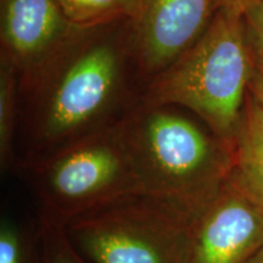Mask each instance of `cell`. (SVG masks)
<instances>
[{"mask_svg": "<svg viewBox=\"0 0 263 263\" xmlns=\"http://www.w3.org/2000/svg\"><path fill=\"white\" fill-rule=\"evenodd\" d=\"M146 85L133 20L85 28L20 88L14 172L116 129L143 104Z\"/></svg>", "mask_w": 263, "mask_h": 263, "instance_id": "obj_1", "label": "cell"}, {"mask_svg": "<svg viewBox=\"0 0 263 263\" xmlns=\"http://www.w3.org/2000/svg\"><path fill=\"white\" fill-rule=\"evenodd\" d=\"M116 130L141 193L194 213L232 173V144L184 107L143 101Z\"/></svg>", "mask_w": 263, "mask_h": 263, "instance_id": "obj_2", "label": "cell"}, {"mask_svg": "<svg viewBox=\"0 0 263 263\" xmlns=\"http://www.w3.org/2000/svg\"><path fill=\"white\" fill-rule=\"evenodd\" d=\"M251 73L244 15L218 9L199 41L147 83L144 103L186 108L233 145Z\"/></svg>", "mask_w": 263, "mask_h": 263, "instance_id": "obj_3", "label": "cell"}, {"mask_svg": "<svg viewBox=\"0 0 263 263\" xmlns=\"http://www.w3.org/2000/svg\"><path fill=\"white\" fill-rule=\"evenodd\" d=\"M196 213L134 193L74 217L65 232L87 263H190Z\"/></svg>", "mask_w": 263, "mask_h": 263, "instance_id": "obj_4", "label": "cell"}, {"mask_svg": "<svg viewBox=\"0 0 263 263\" xmlns=\"http://www.w3.org/2000/svg\"><path fill=\"white\" fill-rule=\"evenodd\" d=\"M16 173L34 195L39 221L60 227L111 200L141 193L116 129L20 167Z\"/></svg>", "mask_w": 263, "mask_h": 263, "instance_id": "obj_5", "label": "cell"}, {"mask_svg": "<svg viewBox=\"0 0 263 263\" xmlns=\"http://www.w3.org/2000/svg\"><path fill=\"white\" fill-rule=\"evenodd\" d=\"M84 29L67 17L57 0H0V58L15 68L20 88Z\"/></svg>", "mask_w": 263, "mask_h": 263, "instance_id": "obj_6", "label": "cell"}, {"mask_svg": "<svg viewBox=\"0 0 263 263\" xmlns=\"http://www.w3.org/2000/svg\"><path fill=\"white\" fill-rule=\"evenodd\" d=\"M263 249V203L232 177L196 213L190 263H249Z\"/></svg>", "mask_w": 263, "mask_h": 263, "instance_id": "obj_7", "label": "cell"}, {"mask_svg": "<svg viewBox=\"0 0 263 263\" xmlns=\"http://www.w3.org/2000/svg\"><path fill=\"white\" fill-rule=\"evenodd\" d=\"M216 11V0H140L133 28L147 83L199 41Z\"/></svg>", "mask_w": 263, "mask_h": 263, "instance_id": "obj_8", "label": "cell"}, {"mask_svg": "<svg viewBox=\"0 0 263 263\" xmlns=\"http://www.w3.org/2000/svg\"><path fill=\"white\" fill-rule=\"evenodd\" d=\"M230 177L263 203V105L250 93L233 141Z\"/></svg>", "mask_w": 263, "mask_h": 263, "instance_id": "obj_9", "label": "cell"}, {"mask_svg": "<svg viewBox=\"0 0 263 263\" xmlns=\"http://www.w3.org/2000/svg\"><path fill=\"white\" fill-rule=\"evenodd\" d=\"M20 122V83L15 68L0 58V164L14 171Z\"/></svg>", "mask_w": 263, "mask_h": 263, "instance_id": "obj_10", "label": "cell"}, {"mask_svg": "<svg viewBox=\"0 0 263 263\" xmlns=\"http://www.w3.org/2000/svg\"><path fill=\"white\" fill-rule=\"evenodd\" d=\"M67 17L80 27L89 28L118 20H134L140 0H57Z\"/></svg>", "mask_w": 263, "mask_h": 263, "instance_id": "obj_11", "label": "cell"}, {"mask_svg": "<svg viewBox=\"0 0 263 263\" xmlns=\"http://www.w3.org/2000/svg\"><path fill=\"white\" fill-rule=\"evenodd\" d=\"M0 263H42L41 226L3 218L0 226Z\"/></svg>", "mask_w": 263, "mask_h": 263, "instance_id": "obj_12", "label": "cell"}, {"mask_svg": "<svg viewBox=\"0 0 263 263\" xmlns=\"http://www.w3.org/2000/svg\"><path fill=\"white\" fill-rule=\"evenodd\" d=\"M42 263H87L78 255L66 235L65 227L39 221Z\"/></svg>", "mask_w": 263, "mask_h": 263, "instance_id": "obj_13", "label": "cell"}, {"mask_svg": "<svg viewBox=\"0 0 263 263\" xmlns=\"http://www.w3.org/2000/svg\"><path fill=\"white\" fill-rule=\"evenodd\" d=\"M244 21L252 50L263 59V0L255 3L246 10Z\"/></svg>", "mask_w": 263, "mask_h": 263, "instance_id": "obj_14", "label": "cell"}, {"mask_svg": "<svg viewBox=\"0 0 263 263\" xmlns=\"http://www.w3.org/2000/svg\"><path fill=\"white\" fill-rule=\"evenodd\" d=\"M252 49V48H251ZM249 93L263 105V59L252 50V73L249 84Z\"/></svg>", "mask_w": 263, "mask_h": 263, "instance_id": "obj_15", "label": "cell"}, {"mask_svg": "<svg viewBox=\"0 0 263 263\" xmlns=\"http://www.w3.org/2000/svg\"><path fill=\"white\" fill-rule=\"evenodd\" d=\"M257 2H259V0H216V6L217 10L224 9L244 15L246 10Z\"/></svg>", "mask_w": 263, "mask_h": 263, "instance_id": "obj_16", "label": "cell"}, {"mask_svg": "<svg viewBox=\"0 0 263 263\" xmlns=\"http://www.w3.org/2000/svg\"><path fill=\"white\" fill-rule=\"evenodd\" d=\"M249 263H263V249Z\"/></svg>", "mask_w": 263, "mask_h": 263, "instance_id": "obj_17", "label": "cell"}]
</instances>
